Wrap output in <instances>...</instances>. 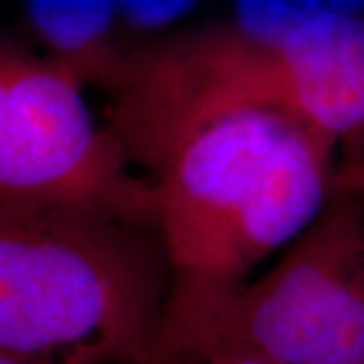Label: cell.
I'll list each match as a JSON object with an SVG mask.
<instances>
[{"label": "cell", "mask_w": 364, "mask_h": 364, "mask_svg": "<svg viewBox=\"0 0 364 364\" xmlns=\"http://www.w3.org/2000/svg\"><path fill=\"white\" fill-rule=\"evenodd\" d=\"M336 150L298 119L243 109L176 136L146 166L168 286L144 364L203 363L255 269L324 207Z\"/></svg>", "instance_id": "6da1fadb"}, {"label": "cell", "mask_w": 364, "mask_h": 364, "mask_svg": "<svg viewBox=\"0 0 364 364\" xmlns=\"http://www.w3.org/2000/svg\"><path fill=\"white\" fill-rule=\"evenodd\" d=\"M104 122L144 174L176 136L205 119L265 109L298 119L336 148L364 136V16H326L286 35L227 21L126 47Z\"/></svg>", "instance_id": "7a4b0ae2"}, {"label": "cell", "mask_w": 364, "mask_h": 364, "mask_svg": "<svg viewBox=\"0 0 364 364\" xmlns=\"http://www.w3.org/2000/svg\"><path fill=\"white\" fill-rule=\"evenodd\" d=\"M166 286L152 227L0 200V352L33 364H144Z\"/></svg>", "instance_id": "3957f363"}, {"label": "cell", "mask_w": 364, "mask_h": 364, "mask_svg": "<svg viewBox=\"0 0 364 364\" xmlns=\"http://www.w3.org/2000/svg\"><path fill=\"white\" fill-rule=\"evenodd\" d=\"M85 81L0 39V200L107 213L154 229V188L97 122Z\"/></svg>", "instance_id": "277c9868"}, {"label": "cell", "mask_w": 364, "mask_h": 364, "mask_svg": "<svg viewBox=\"0 0 364 364\" xmlns=\"http://www.w3.org/2000/svg\"><path fill=\"white\" fill-rule=\"evenodd\" d=\"M217 346H245L277 364H364L363 195L332 188L277 263L223 314L207 354Z\"/></svg>", "instance_id": "5b68a950"}, {"label": "cell", "mask_w": 364, "mask_h": 364, "mask_svg": "<svg viewBox=\"0 0 364 364\" xmlns=\"http://www.w3.org/2000/svg\"><path fill=\"white\" fill-rule=\"evenodd\" d=\"M28 26L45 53L69 65L85 85L104 90L126 45L117 39L116 0H23Z\"/></svg>", "instance_id": "8992f818"}, {"label": "cell", "mask_w": 364, "mask_h": 364, "mask_svg": "<svg viewBox=\"0 0 364 364\" xmlns=\"http://www.w3.org/2000/svg\"><path fill=\"white\" fill-rule=\"evenodd\" d=\"M363 11L364 0H235L225 21L249 35L275 37L318 18L350 16Z\"/></svg>", "instance_id": "52a82bcc"}, {"label": "cell", "mask_w": 364, "mask_h": 364, "mask_svg": "<svg viewBox=\"0 0 364 364\" xmlns=\"http://www.w3.org/2000/svg\"><path fill=\"white\" fill-rule=\"evenodd\" d=\"M198 0H116L119 28L160 33L191 13Z\"/></svg>", "instance_id": "ba28073f"}, {"label": "cell", "mask_w": 364, "mask_h": 364, "mask_svg": "<svg viewBox=\"0 0 364 364\" xmlns=\"http://www.w3.org/2000/svg\"><path fill=\"white\" fill-rule=\"evenodd\" d=\"M344 152L346 156L336 166L332 188H346L364 196V136Z\"/></svg>", "instance_id": "9c48e42d"}, {"label": "cell", "mask_w": 364, "mask_h": 364, "mask_svg": "<svg viewBox=\"0 0 364 364\" xmlns=\"http://www.w3.org/2000/svg\"><path fill=\"white\" fill-rule=\"evenodd\" d=\"M200 364H277L272 358L245 346H217Z\"/></svg>", "instance_id": "30bf717a"}, {"label": "cell", "mask_w": 364, "mask_h": 364, "mask_svg": "<svg viewBox=\"0 0 364 364\" xmlns=\"http://www.w3.org/2000/svg\"><path fill=\"white\" fill-rule=\"evenodd\" d=\"M0 364H33V363H26V360H21V358H14V356H9V354L0 352Z\"/></svg>", "instance_id": "8fae6325"}]
</instances>
